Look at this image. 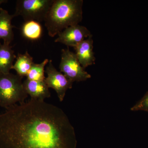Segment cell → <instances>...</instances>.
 Segmentation results:
<instances>
[{"label": "cell", "mask_w": 148, "mask_h": 148, "mask_svg": "<svg viewBox=\"0 0 148 148\" xmlns=\"http://www.w3.org/2000/svg\"><path fill=\"white\" fill-rule=\"evenodd\" d=\"M54 0H17L14 17L21 16L25 21H44Z\"/></svg>", "instance_id": "cell-4"}, {"label": "cell", "mask_w": 148, "mask_h": 148, "mask_svg": "<svg viewBox=\"0 0 148 148\" xmlns=\"http://www.w3.org/2000/svg\"><path fill=\"white\" fill-rule=\"evenodd\" d=\"M14 51L10 45L0 42V75L10 73L16 58Z\"/></svg>", "instance_id": "cell-11"}, {"label": "cell", "mask_w": 148, "mask_h": 148, "mask_svg": "<svg viewBox=\"0 0 148 148\" xmlns=\"http://www.w3.org/2000/svg\"><path fill=\"white\" fill-rule=\"evenodd\" d=\"M23 78L9 73L0 75V107L7 109L17 103L25 102L28 97Z\"/></svg>", "instance_id": "cell-3"}, {"label": "cell", "mask_w": 148, "mask_h": 148, "mask_svg": "<svg viewBox=\"0 0 148 148\" xmlns=\"http://www.w3.org/2000/svg\"><path fill=\"white\" fill-rule=\"evenodd\" d=\"M49 60L46 58L40 64L34 63L27 74V79L36 81H44L46 78L45 76V69Z\"/></svg>", "instance_id": "cell-14"}, {"label": "cell", "mask_w": 148, "mask_h": 148, "mask_svg": "<svg viewBox=\"0 0 148 148\" xmlns=\"http://www.w3.org/2000/svg\"><path fill=\"white\" fill-rule=\"evenodd\" d=\"M132 111H143L148 112V91L134 106L130 108Z\"/></svg>", "instance_id": "cell-15"}, {"label": "cell", "mask_w": 148, "mask_h": 148, "mask_svg": "<svg viewBox=\"0 0 148 148\" xmlns=\"http://www.w3.org/2000/svg\"><path fill=\"white\" fill-rule=\"evenodd\" d=\"M74 49L77 58L84 69L95 64L96 58L93 50L92 35L84 40Z\"/></svg>", "instance_id": "cell-8"}, {"label": "cell", "mask_w": 148, "mask_h": 148, "mask_svg": "<svg viewBox=\"0 0 148 148\" xmlns=\"http://www.w3.org/2000/svg\"><path fill=\"white\" fill-rule=\"evenodd\" d=\"M14 17L13 14H9L7 10L0 8V39L3 40L4 43L10 45L13 41V29L15 27L12 24V20Z\"/></svg>", "instance_id": "cell-10"}, {"label": "cell", "mask_w": 148, "mask_h": 148, "mask_svg": "<svg viewBox=\"0 0 148 148\" xmlns=\"http://www.w3.org/2000/svg\"><path fill=\"white\" fill-rule=\"evenodd\" d=\"M34 63L33 57L27 51L23 54L18 53L16 61L13 65L12 69L16 71L17 75L23 78L27 76L29 70Z\"/></svg>", "instance_id": "cell-12"}, {"label": "cell", "mask_w": 148, "mask_h": 148, "mask_svg": "<svg viewBox=\"0 0 148 148\" xmlns=\"http://www.w3.org/2000/svg\"><path fill=\"white\" fill-rule=\"evenodd\" d=\"M55 42H59L74 48L92 34L84 26L79 24L68 27L58 34Z\"/></svg>", "instance_id": "cell-7"}, {"label": "cell", "mask_w": 148, "mask_h": 148, "mask_svg": "<svg viewBox=\"0 0 148 148\" xmlns=\"http://www.w3.org/2000/svg\"><path fill=\"white\" fill-rule=\"evenodd\" d=\"M73 126L64 111L31 99L0 114V148H76Z\"/></svg>", "instance_id": "cell-1"}, {"label": "cell", "mask_w": 148, "mask_h": 148, "mask_svg": "<svg viewBox=\"0 0 148 148\" xmlns=\"http://www.w3.org/2000/svg\"><path fill=\"white\" fill-rule=\"evenodd\" d=\"M59 68L60 71L73 83L85 81L91 78L90 74L81 65L75 53L69 48L61 50Z\"/></svg>", "instance_id": "cell-5"}, {"label": "cell", "mask_w": 148, "mask_h": 148, "mask_svg": "<svg viewBox=\"0 0 148 148\" xmlns=\"http://www.w3.org/2000/svg\"><path fill=\"white\" fill-rule=\"evenodd\" d=\"M24 89L31 99L44 101L50 98L49 88L44 81H36L27 79L23 82Z\"/></svg>", "instance_id": "cell-9"}, {"label": "cell", "mask_w": 148, "mask_h": 148, "mask_svg": "<svg viewBox=\"0 0 148 148\" xmlns=\"http://www.w3.org/2000/svg\"><path fill=\"white\" fill-rule=\"evenodd\" d=\"M83 0H54L45 19L51 37L68 27L79 24L83 19Z\"/></svg>", "instance_id": "cell-2"}, {"label": "cell", "mask_w": 148, "mask_h": 148, "mask_svg": "<svg viewBox=\"0 0 148 148\" xmlns=\"http://www.w3.org/2000/svg\"><path fill=\"white\" fill-rule=\"evenodd\" d=\"M7 0H0V5L4 3H7Z\"/></svg>", "instance_id": "cell-16"}, {"label": "cell", "mask_w": 148, "mask_h": 148, "mask_svg": "<svg viewBox=\"0 0 148 148\" xmlns=\"http://www.w3.org/2000/svg\"><path fill=\"white\" fill-rule=\"evenodd\" d=\"M45 72L47 75L45 80V83L49 88L55 90L59 101L62 102L67 90L73 88V83L56 69L51 60H49Z\"/></svg>", "instance_id": "cell-6"}, {"label": "cell", "mask_w": 148, "mask_h": 148, "mask_svg": "<svg viewBox=\"0 0 148 148\" xmlns=\"http://www.w3.org/2000/svg\"><path fill=\"white\" fill-rule=\"evenodd\" d=\"M21 32L23 36L27 39L36 40L42 36V28L40 23L38 21H25L21 27Z\"/></svg>", "instance_id": "cell-13"}]
</instances>
